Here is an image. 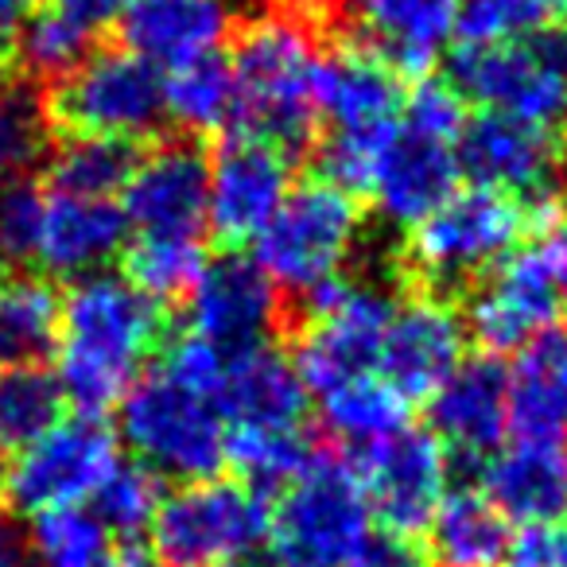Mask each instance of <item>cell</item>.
I'll list each match as a JSON object with an SVG mask.
<instances>
[{"label": "cell", "mask_w": 567, "mask_h": 567, "mask_svg": "<svg viewBox=\"0 0 567 567\" xmlns=\"http://www.w3.org/2000/svg\"><path fill=\"white\" fill-rule=\"evenodd\" d=\"M164 334L159 303L136 292L125 276L94 272L74 280L59 311L55 381L82 416L117 409L144 358Z\"/></svg>", "instance_id": "cell-1"}, {"label": "cell", "mask_w": 567, "mask_h": 567, "mask_svg": "<svg viewBox=\"0 0 567 567\" xmlns=\"http://www.w3.org/2000/svg\"><path fill=\"white\" fill-rule=\"evenodd\" d=\"M319 48L300 9H272L237 35L229 71L237 86L234 133L300 152L319 125L316 74Z\"/></svg>", "instance_id": "cell-2"}, {"label": "cell", "mask_w": 567, "mask_h": 567, "mask_svg": "<svg viewBox=\"0 0 567 567\" xmlns=\"http://www.w3.org/2000/svg\"><path fill=\"white\" fill-rule=\"evenodd\" d=\"M316 110L331 128L319 148L323 179L354 198L365 195L389 141L401 128L404 94L396 74L365 48L347 43L319 59Z\"/></svg>", "instance_id": "cell-3"}, {"label": "cell", "mask_w": 567, "mask_h": 567, "mask_svg": "<svg viewBox=\"0 0 567 567\" xmlns=\"http://www.w3.org/2000/svg\"><path fill=\"white\" fill-rule=\"evenodd\" d=\"M362 237V210L350 190L319 179L296 183L252 241V260L276 292L303 296L347 272Z\"/></svg>", "instance_id": "cell-4"}, {"label": "cell", "mask_w": 567, "mask_h": 567, "mask_svg": "<svg viewBox=\"0 0 567 567\" xmlns=\"http://www.w3.org/2000/svg\"><path fill=\"white\" fill-rule=\"evenodd\" d=\"M567 284V218L533 221L525 245L509 252L466 300L463 331L486 350V358L513 354L533 334L548 331L559 316V292Z\"/></svg>", "instance_id": "cell-5"}, {"label": "cell", "mask_w": 567, "mask_h": 567, "mask_svg": "<svg viewBox=\"0 0 567 567\" xmlns=\"http://www.w3.org/2000/svg\"><path fill=\"white\" fill-rule=\"evenodd\" d=\"M370 536V502L358 471L339 455H316L268 509L276 567H350Z\"/></svg>", "instance_id": "cell-6"}, {"label": "cell", "mask_w": 567, "mask_h": 567, "mask_svg": "<svg viewBox=\"0 0 567 567\" xmlns=\"http://www.w3.org/2000/svg\"><path fill=\"white\" fill-rule=\"evenodd\" d=\"M528 206L489 187L455 190L435 214H427L409 237V265L427 288H466L494 272L528 237Z\"/></svg>", "instance_id": "cell-7"}, {"label": "cell", "mask_w": 567, "mask_h": 567, "mask_svg": "<svg viewBox=\"0 0 567 567\" xmlns=\"http://www.w3.org/2000/svg\"><path fill=\"white\" fill-rule=\"evenodd\" d=\"M447 82L489 113L559 133L567 125V24L528 40L463 43L451 55Z\"/></svg>", "instance_id": "cell-8"}, {"label": "cell", "mask_w": 567, "mask_h": 567, "mask_svg": "<svg viewBox=\"0 0 567 567\" xmlns=\"http://www.w3.org/2000/svg\"><path fill=\"white\" fill-rule=\"evenodd\" d=\"M117 409L121 440L133 447L136 463L152 466L159 478H218L226 463V420L214 401L164 373H148L133 381Z\"/></svg>", "instance_id": "cell-9"}, {"label": "cell", "mask_w": 567, "mask_h": 567, "mask_svg": "<svg viewBox=\"0 0 567 567\" xmlns=\"http://www.w3.org/2000/svg\"><path fill=\"white\" fill-rule=\"evenodd\" d=\"M43 113L63 136H113L133 144L167 121L164 74L125 48L90 51L51 86Z\"/></svg>", "instance_id": "cell-10"}, {"label": "cell", "mask_w": 567, "mask_h": 567, "mask_svg": "<svg viewBox=\"0 0 567 567\" xmlns=\"http://www.w3.org/2000/svg\"><path fill=\"white\" fill-rule=\"evenodd\" d=\"M393 311L396 300L381 284L339 276L311 292L292 350V365L303 389L323 396L362 373H378L381 342Z\"/></svg>", "instance_id": "cell-11"}, {"label": "cell", "mask_w": 567, "mask_h": 567, "mask_svg": "<svg viewBox=\"0 0 567 567\" xmlns=\"http://www.w3.org/2000/svg\"><path fill=\"white\" fill-rule=\"evenodd\" d=\"M268 536L265 494L245 482H183L152 520V544L164 567H221L245 559Z\"/></svg>", "instance_id": "cell-12"}, {"label": "cell", "mask_w": 567, "mask_h": 567, "mask_svg": "<svg viewBox=\"0 0 567 567\" xmlns=\"http://www.w3.org/2000/svg\"><path fill=\"white\" fill-rule=\"evenodd\" d=\"M121 463L117 435L102 416H63L51 432L20 447L17 463L4 471V494L20 513H51L86 505Z\"/></svg>", "instance_id": "cell-13"}, {"label": "cell", "mask_w": 567, "mask_h": 567, "mask_svg": "<svg viewBox=\"0 0 567 567\" xmlns=\"http://www.w3.org/2000/svg\"><path fill=\"white\" fill-rule=\"evenodd\" d=\"M458 172L474 179V187H489L513 195L528 206V218L544 206L559 203V136L551 128L528 125L509 113H482L466 121L455 144Z\"/></svg>", "instance_id": "cell-14"}, {"label": "cell", "mask_w": 567, "mask_h": 567, "mask_svg": "<svg viewBox=\"0 0 567 567\" xmlns=\"http://www.w3.org/2000/svg\"><path fill=\"white\" fill-rule=\"evenodd\" d=\"M288 190H292L288 152L229 133L206 159V229L221 245L257 241Z\"/></svg>", "instance_id": "cell-15"}, {"label": "cell", "mask_w": 567, "mask_h": 567, "mask_svg": "<svg viewBox=\"0 0 567 567\" xmlns=\"http://www.w3.org/2000/svg\"><path fill=\"white\" fill-rule=\"evenodd\" d=\"M358 482L370 502V513H378L393 533H420L435 517L443 494H447V447L432 432H404L373 443L358 458Z\"/></svg>", "instance_id": "cell-16"}, {"label": "cell", "mask_w": 567, "mask_h": 567, "mask_svg": "<svg viewBox=\"0 0 567 567\" xmlns=\"http://www.w3.org/2000/svg\"><path fill=\"white\" fill-rule=\"evenodd\" d=\"M121 214L141 237H198L206 229V156L187 141H167L136 159Z\"/></svg>", "instance_id": "cell-17"}, {"label": "cell", "mask_w": 567, "mask_h": 567, "mask_svg": "<svg viewBox=\"0 0 567 567\" xmlns=\"http://www.w3.org/2000/svg\"><path fill=\"white\" fill-rule=\"evenodd\" d=\"M187 319L190 331L226 350L257 347L280 323V292L252 257L226 252L203 265L187 292Z\"/></svg>", "instance_id": "cell-18"}, {"label": "cell", "mask_w": 567, "mask_h": 567, "mask_svg": "<svg viewBox=\"0 0 567 567\" xmlns=\"http://www.w3.org/2000/svg\"><path fill=\"white\" fill-rule=\"evenodd\" d=\"M466 362L463 319L435 296L396 303L381 342L378 373L404 401H432L440 385Z\"/></svg>", "instance_id": "cell-19"}, {"label": "cell", "mask_w": 567, "mask_h": 567, "mask_svg": "<svg viewBox=\"0 0 567 567\" xmlns=\"http://www.w3.org/2000/svg\"><path fill=\"white\" fill-rule=\"evenodd\" d=\"M458 175L463 172H458L455 144L432 141V136H420L401 125L389 141L365 195L373 198V206L389 226L412 229L455 195Z\"/></svg>", "instance_id": "cell-20"}, {"label": "cell", "mask_w": 567, "mask_h": 567, "mask_svg": "<svg viewBox=\"0 0 567 567\" xmlns=\"http://www.w3.org/2000/svg\"><path fill=\"white\" fill-rule=\"evenodd\" d=\"M435 440L466 458H489L509 432V373L497 358H466L432 396Z\"/></svg>", "instance_id": "cell-21"}, {"label": "cell", "mask_w": 567, "mask_h": 567, "mask_svg": "<svg viewBox=\"0 0 567 567\" xmlns=\"http://www.w3.org/2000/svg\"><path fill=\"white\" fill-rule=\"evenodd\" d=\"M358 35L393 74H427L458 28V0H350Z\"/></svg>", "instance_id": "cell-22"}, {"label": "cell", "mask_w": 567, "mask_h": 567, "mask_svg": "<svg viewBox=\"0 0 567 567\" xmlns=\"http://www.w3.org/2000/svg\"><path fill=\"white\" fill-rule=\"evenodd\" d=\"M226 0H128L121 12V43L144 63L172 71L218 51L229 35Z\"/></svg>", "instance_id": "cell-23"}, {"label": "cell", "mask_w": 567, "mask_h": 567, "mask_svg": "<svg viewBox=\"0 0 567 567\" xmlns=\"http://www.w3.org/2000/svg\"><path fill=\"white\" fill-rule=\"evenodd\" d=\"M214 404L226 427H303L308 389L292 358H284L268 342H257L229 350L226 378Z\"/></svg>", "instance_id": "cell-24"}, {"label": "cell", "mask_w": 567, "mask_h": 567, "mask_svg": "<svg viewBox=\"0 0 567 567\" xmlns=\"http://www.w3.org/2000/svg\"><path fill=\"white\" fill-rule=\"evenodd\" d=\"M125 234L128 221L113 198L48 195L35 260L51 276L82 280V276L105 272V265L125 245Z\"/></svg>", "instance_id": "cell-25"}, {"label": "cell", "mask_w": 567, "mask_h": 567, "mask_svg": "<svg viewBox=\"0 0 567 567\" xmlns=\"http://www.w3.org/2000/svg\"><path fill=\"white\" fill-rule=\"evenodd\" d=\"M482 494L505 520L540 525L567 513V451L564 443L517 440L497 447L482 466Z\"/></svg>", "instance_id": "cell-26"}, {"label": "cell", "mask_w": 567, "mask_h": 567, "mask_svg": "<svg viewBox=\"0 0 567 567\" xmlns=\"http://www.w3.org/2000/svg\"><path fill=\"white\" fill-rule=\"evenodd\" d=\"M509 373V432L528 443L567 435V331L548 327L517 350Z\"/></svg>", "instance_id": "cell-27"}, {"label": "cell", "mask_w": 567, "mask_h": 567, "mask_svg": "<svg viewBox=\"0 0 567 567\" xmlns=\"http://www.w3.org/2000/svg\"><path fill=\"white\" fill-rule=\"evenodd\" d=\"M432 556L440 567H502L509 551V520L482 489H447L427 520Z\"/></svg>", "instance_id": "cell-28"}, {"label": "cell", "mask_w": 567, "mask_h": 567, "mask_svg": "<svg viewBox=\"0 0 567 567\" xmlns=\"http://www.w3.org/2000/svg\"><path fill=\"white\" fill-rule=\"evenodd\" d=\"M63 296L43 276H0V365H40L59 342Z\"/></svg>", "instance_id": "cell-29"}, {"label": "cell", "mask_w": 567, "mask_h": 567, "mask_svg": "<svg viewBox=\"0 0 567 567\" xmlns=\"http://www.w3.org/2000/svg\"><path fill=\"white\" fill-rule=\"evenodd\" d=\"M164 110L167 121H175L190 136L226 133V128L234 133L237 86L229 59L210 51V55H198L183 66H172L164 74Z\"/></svg>", "instance_id": "cell-30"}, {"label": "cell", "mask_w": 567, "mask_h": 567, "mask_svg": "<svg viewBox=\"0 0 567 567\" xmlns=\"http://www.w3.org/2000/svg\"><path fill=\"white\" fill-rule=\"evenodd\" d=\"M319 404H323L327 432L354 447H373L409 427V401L381 373H362V378L323 393Z\"/></svg>", "instance_id": "cell-31"}, {"label": "cell", "mask_w": 567, "mask_h": 567, "mask_svg": "<svg viewBox=\"0 0 567 567\" xmlns=\"http://www.w3.org/2000/svg\"><path fill=\"white\" fill-rule=\"evenodd\" d=\"M136 148L113 136H63L48 159L55 195L74 198H113L125 190L136 167Z\"/></svg>", "instance_id": "cell-32"}, {"label": "cell", "mask_w": 567, "mask_h": 567, "mask_svg": "<svg viewBox=\"0 0 567 567\" xmlns=\"http://www.w3.org/2000/svg\"><path fill=\"white\" fill-rule=\"evenodd\" d=\"M316 458L303 427H226V463L249 489L288 486Z\"/></svg>", "instance_id": "cell-33"}, {"label": "cell", "mask_w": 567, "mask_h": 567, "mask_svg": "<svg viewBox=\"0 0 567 567\" xmlns=\"http://www.w3.org/2000/svg\"><path fill=\"white\" fill-rule=\"evenodd\" d=\"M63 389L43 365H0V447H28L63 420Z\"/></svg>", "instance_id": "cell-34"}, {"label": "cell", "mask_w": 567, "mask_h": 567, "mask_svg": "<svg viewBox=\"0 0 567 567\" xmlns=\"http://www.w3.org/2000/svg\"><path fill=\"white\" fill-rule=\"evenodd\" d=\"M113 556L105 525L86 509H51L32 520L28 564L35 567H105Z\"/></svg>", "instance_id": "cell-35"}, {"label": "cell", "mask_w": 567, "mask_h": 567, "mask_svg": "<svg viewBox=\"0 0 567 567\" xmlns=\"http://www.w3.org/2000/svg\"><path fill=\"white\" fill-rule=\"evenodd\" d=\"M203 265L198 237H136L125 249V280L156 303L187 296Z\"/></svg>", "instance_id": "cell-36"}, {"label": "cell", "mask_w": 567, "mask_h": 567, "mask_svg": "<svg viewBox=\"0 0 567 567\" xmlns=\"http://www.w3.org/2000/svg\"><path fill=\"white\" fill-rule=\"evenodd\" d=\"M94 502V517L105 525L110 536H141L152 528L159 505H164V478H159L152 466L144 463H125L121 458L105 482L97 486V494L90 497Z\"/></svg>", "instance_id": "cell-37"}, {"label": "cell", "mask_w": 567, "mask_h": 567, "mask_svg": "<svg viewBox=\"0 0 567 567\" xmlns=\"http://www.w3.org/2000/svg\"><path fill=\"white\" fill-rule=\"evenodd\" d=\"M12 48H17V63L24 74L59 82L94 51V40H90L82 28H74L66 17H59L51 4H40V9L17 28Z\"/></svg>", "instance_id": "cell-38"}, {"label": "cell", "mask_w": 567, "mask_h": 567, "mask_svg": "<svg viewBox=\"0 0 567 567\" xmlns=\"http://www.w3.org/2000/svg\"><path fill=\"white\" fill-rule=\"evenodd\" d=\"M556 24H567V0H458L463 43L528 40Z\"/></svg>", "instance_id": "cell-39"}, {"label": "cell", "mask_w": 567, "mask_h": 567, "mask_svg": "<svg viewBox=\"0 0 567 567\" xmlns=\"http://www.w3.org/2000/svg\"><path fill=\"white\" fill-rule=\"evenodd\" d=\"M48 195L32 179H9L0 187V276L35 260Z\"/></svg>", "instance_id": "cell-40"}, {"label": "cell", "mask_w": 567, "mask_h": 567, "mask_svg": "<svg viewBox=\"0 0 567 567\" xmlns=\"http://www.w3.org/2000/svg\"><path fill=\"white\" fill-rule=\"evenodd\" d=\"M43 128H48V113H43V102L32 90H0V187L17 179L12 172L40 152Z\"/></svg>", "instance_id": "cell-41"}, {"label": "cell", "mask_w": 567, "mask_h": 567, "mask_svg": "<svg viewBox=\"0 0 567 567\" xmlns=\"http://www.w3.org/2000/svg\"><path fill=\"white\" fill-rule=\"evenodd\" d=\"M401 125L420 136H432L443 144H458L466 128V97L451 82L424 79L409 97H404Z\"/></svg>", "instance_id": "cell-42"}, {"label": "cell", "mask_w": 567, "mask_h": 567, "mask_svg": "<svg viewBox=\"0 0 567 567\" xmlns=\"http://www.w3.org/2000/svg\"><path fill=\"white\" fill-rule=\"evenodd\" d=\"M226 365H229V350L226 347H218V342L187 331L164 350V365H159V373H164V378H172L175 385L206 396V401H218Z\"/></svg>", "instance_id": "cell-43"}, {"label": "cell", "mask_w": 567, "mask_h": 567, "mask_svg": "<svg viewBox=\"0 0 567 567\" xmlns=\"http://www.w3.org/2000/svg\"><path fill=\"white\" fill-rule=\"evenodd\" d=\"M505 564L509 567H567V520L520 525V533L509 536Z\"/></svg>", "instance_id": "cell-44"}, {"label": "cell", "mask_w": 567, "mask_h": 567, "mask_svg": "<svg viewBox=\"0 0 567 567\" xmlns=\"http://www.w3.org/2000/svg\"><path fill=\"white\" fill-rule=\"evenodd\" d=\"M350 567H432V556L420 548L416 536L385 528V533L365 536V544L350 559Z\"/></svg>", "instance_id": "cell-45"}, {"label": "cell", "mask_w": 567, "mask_h": 567, "mask_svg": "<svg viewBox=\"0 0 567 567\" xmlns=\"http://www.w3.org/2000/svg\"><path fill=\"white\" fill-rule=\"evenodd\" d=\"M48 4L97 43V35L121 20L128 0H48Z\"/></svg>", "instance_id": "cell-46"}, {"label": "cell", "mask_w": 567, "mask_h": 567, "mask_svg": "<svg viewBox=\"0 0 567 567\" xmlns=\"http://www.w3.org/2000/svg\"><path fill=\"white\" fill-rule=\"evenodd\" d=\"M0 567H28V533L9 517H0Z\"/></svg>", "instance_id": "cell-47"}, {"label": "cell", "mask_w": 567, "mask_h": 567, "mask_svg": "<svg viewBox=\"0 0 567 567\" xmlns=\"http://www.w3.org/2000/svg\"><path fill=\"white\" fill-rule=\"evenodd\" d=\"M43 0H0V35H17V28L40 9Z\"/></svg>", "instance_id": "cell-48"}, {"label": "cell", "mask_w": 567, "mask_h": 567, "mask_svg": "<svg viewBox=\"0 0 567 567\" xmlns=\"http://www.w3.org/2000/svg\"><path fill=\"white\" fill-rule=\"evenodd\" d=\"M105 567H164V564L156 559V551H144V548H133V544H128V548L113 551Z\"/></svg>", "instance_id": "cell-49"}, {"label": "cell", "mask_w": 567, "mask_h": 567, "mask_svg": "<svg viewBox=\"0 0 567 567\" xmlns=\"http://www.w3.org/2000/svg\"><path fill=\"white\" fill-rule=\"evenodd\" d=\"M229 9H268L272 0H226Z\"/></svg>", "instance_id": "cell-50"}, {"label": "cell", "mask_w": 567, "mask_h": 567, "mask_svg": "<svg viewBox=\"0 0 567 567\" xmlns=\"http://www.w3.org/2000/svg\"><path fill=\"white\" fill-rule=\"evenodd\" d=\"M559 183H564V195H567V152L559 156Z\"/></svg>", "instance_id": "cell-51"}, {"label": "cell", "mask_w": 567, "mask_h": 567, "mask_svg": "<svg viewBox=\"0 0 567 567\" xmlns=\"http://www.w3.org/2000/svg\"><path fill=\"white\" fill-rule=\"evenodd\" d=\"M221 567H265V564H249V559H234V564H221Z\"/></svg>", "instance_id": "cell-52"}, {"label": "cell", "mask_w": 567, "mask_h": 567, "mask_svg": "<svg viewBox=\"0 0 567 567\" xmlns=\"http://www.w3.org/2000/svg\"><path fill=\"white\" fill-rule=\"evenodd\" d=\"M559 308L567 311V284H564V292H559Z\"/></svg>", "instance_id": "cell-53"}, {"label": "cell", "mask_w": 567, "mask_h": 567, "mask_svg": "<svg viewBox=\"0 0 567 567\" xmlns=\"http://www.w3.org/2000/svg\"><path fill=\"white\" fill-rule=\"evenodd\" d=\"M0 494H4V458H0Z\"/></svg>", "instance_id": "cell-54"}]
</instances>
